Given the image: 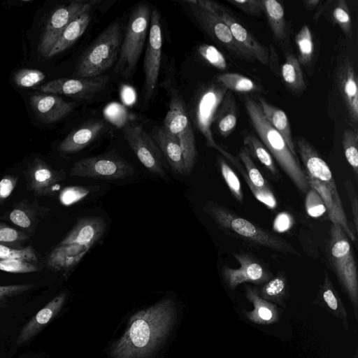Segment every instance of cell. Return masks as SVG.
Wrapping results in <instances>:
<instances>
[{"instance_id":"6da1fadb","label":"cell","mask_w":358,"mask_h":358,"mask_svg":"<svg viewBox=\"0 0 358 358\" xmlns=\"http://www.w3.org/2000/svg\"><path fill=\"white\" fill-rule=\"evenodd\" d=\"M172 299H163L134 315L122 338L112 346L113 358H145L167 335L176 315Z\"/></svg>"},{"instance_id":"7a4b0ae2","label":"cell","mask_w":358,"mask_h":358,"mask_svg":"<svg viewBox=\"0 0 358 358\" xmlns=\"http://www.w3.org/2000/svg\"><path fill=\"white\" fill-rule=\"evenodd\" d=\"M203 210L226 234L250 244L266 248L284 255L300 256V253L287 240L242 217L215 201H208Z\"/></svg>"},{"instance_id":"3957f363","label":"cell","mask_w":358,"mask_h":358,"mask_svg":"<svg viewBox=\"0 0 358 358\" xmlns=\"http://www.w3.org/2000/svg\"><path fill=\"white\" fill-rule=\"evenodd\" d=\"M245 106L259 140L299 191L306 194L310 187L298 157L292 153L281 134L266 120L255 100L247 98Z\"/></svg>"},{"instance_id":"277c9868","label":"cell","mask_w":358,"mask_h":358,"mask_svg":"<svg viewBox=\"0 0 358 358\" xmlns=\"http://www.w3.org/2000/svg\"><path fill=\"white\" fill-rule=\"evenodd\" d=\"M123 38L122 24L115 21L109 24L86 50L75 71L77 78H93L116 63Z\"/></svg>"},{"instance_id":"5b68a950","label":"cell","mask_w":358,"mask_h":358,"mask_svg":"<svg viewBox=\"0 0 358 358\" xmlns=\"http://www.w3.org/2000/svg\"><path fill=\"white\" fill-rule=\"evenodd\" d=\"M150 6L140 3L131 12L123 36L115 72L130 77L136 69L148 35L151 15Z\"/></svg>"},{"instance_id":"8992f818","label":"cell","mask_w":358,"mask_h":358,"mask_svg":"<svg viewBox=\"0 0 358 358\" xmlns=\"http://www.w3.org/2000/svg\"><path fill=\"white\" fill-rule=\"evenodd\" d=\"M329 258L336 277L348 294L358 320V275L350 239L338 224H332L329 239Z\"/></svg>"},{"instance_id":"52a82bcc","label":"cell","mask_w":358,"mask_h":358,"mask_svg":"<svg viewBox=\"0 0 358 358\" xmlns=\"http://www.w3.org/2000/svg\"><path fill=\"white\" fill-rule=\"evenodd\" d=\"M164 127L179 141L183 152L187 176H189L197 159L195 136L185 102L181 95L175 90L170 94Z\"/></svg>"},{"instance_id":"ba28073f","label":"cell","mask_w":358,"mask_h":358,"mask_svg":"<svg viewBox=\"0 0 358 358\" xmlns=\"http://www.w3.org/2000/svg\"><path fill=\"white\" fill-rule=\"evenodd\" d=\"M134 167L123 157L111 152L76 162L69 175L96 180H122L134 173Z\"/></svg>"},{"instance_id":"9c48e42d","label":"cell","mask_w":358,"mask_h":358,"mask_svg":"<svg viewBox=\"0 0 358 358\" xmlns=\"http://www.w3.org/2000/svg\"><path fill=\"white\" fill-rule=\"evenodd\" d=\"M124 137L142 165L150 172L165 178L164 157L156 143L139 124H126L122 128Z\"/></svg>"},{"instance_id":"30bf717a","label":"cell","mask_w":358,"mask_h":358,"mask_svg":"<svg viewBox=\"0 0 358 358\" xmlns=\"http://www.w3.org/2000/svg\"><path fill=\"white\" fill-rule=\"evenodd\" d=\"M162 51V32L160 14L157 8L152 10L148 41L144 57L145 80L144 101L148 103L152 98L160 71Z\"/></svg>"},{"instance_id":"8fae6325","label":"cell","mask_w":358,"mask_h":358,"mask_svg":"<svg viewBox=\"0 0 358 358\" xmlns=\"http://www.w3.org/2000/svg\"><path fill=\"white\" fill-rule=\"evenodd\" d=\"M99 2L97 0L73 1L57 8L48 20L38 43V52L46 57L67 25L78 15L86 10L94 8Z\"/></svg>"},{"instance_id":"7c38bea8","label":"cell","mask_w":358,"mask_h":358,"mask_svg":"<svg viewBox=\"0 0 358 358\" xmlns=\"http://www.w3.org/2000/svg\"><path fill=\"white\" fill-rule=\"evenodd\" d=\"M183 2L187 6L194 19L213 40L236 56L248 61L254 60L236 43L228 26L217 15L201 8L195 0H185Z\"/></svg>"},{"instance_id":"4fadbf2b","label":"cell","mask_w":358,"mask_h":358,"mask_svg":"<svg viewBox=\"0 0 358 358\" xmlns=\"http://www.w3.org/2000/svg\"><path fill=\"white\" fill-rule=\"evenodd\" d=\"M233 256L240 266L233 268L224 265L222 267V278L229 289L234 290L245 282L264 285L272 278L271 273L254 256L244 252H234Z\"/></svg>"},{"instance_id":"5bb4252c","label":"cell","mask_w":358,"mask_h":358,"mask_svg":"<svg viewBox=\"0 0 358 358\" xmlns=\"http://www.w3.org/2000/svg\"><path fill=\"white\" fill-rule=\"evenodd\" d=\"M109 80L106 75L93 78H59L43 84L41 90L48 94H63L76 100H90L106 87Z\"/></svg>"},{"instance_id":"9a60e30c","label":"cell","mask_w":358,"mask_h":358,"mask_svg":"<svg viewBox=\"0 0 358 358\" xmlns=\"http://www.w3.org/2000/svg\"><path fill=\"white\" fill-rule=\"evenodd\" d=\"M227 91V89L218 83L210 85L201 94L196 108V124L204 136L206 145L217 151L222 147L215 141L211 126Z\"/></svg>"},{"instance_id":"2e32d148","label":"cell","mask_w":358,"mask_h":358,"mask_svg":"<svg viewBox=\"0 0 358 358\" xmlns=\"http://www.w3.org/2000/svg\"><path fill=\"white\" fill-rule=\"evenodd\" d=\"M296 148L306 174L324 185L337 201H341L331 171L315 148L304 138L297 139Z\"/></svg>"},{"instance_id":"e0dca14e","label":"cell","mask_w":358,"mask_h":358,"mask_svg":"<svg viewBox=\"0 0 358 358\" xmlns=\"http://www.w3.org/2000/svg\"><path fill=\"white\" fill-rule=\"evenodd\" d=\"M228 26L236 43L253 59L269 64V53L254 36L224 7L219 3L215 13Z\"/></svg>"},{"instance_id":"ac0fdd59","label":"cell","mask_w":358,"mask_h":358,"mask_svg":"<svg viewBox=\"0 0 358 358\" xmlns=\"http://www.w3.org/2000/svg\"><path fill=\"white\" fill-rule=\"evenodd\" d=\"M30 104L36 117L44 123H52L68 115L75 108V102H69L54 94H34Z\"/></svg>"},{"instance_id":"d6986e66","label":"cell","mask_w":358,"mask_h":358,"mask_svg":"<svg viewBox=\"0 0 358 358\" xmlns=\"http://www.w3.org/2000/svg\"><path fill=\"white\" fill-rule=\"evenodd\" d=\"M337 83L350 120L357 123L358 121L357 77L353 64L348 58L344 59L339 66Z\"/></svg>"},{"instance_id":"ffe728a7","label":"cell","mask_w":358,"mask_h":358,"mask_svg":"<svg viewBox=\"0 0 358 358\" xmlns=\"http://www.w3.org/2000/svg\"><path fill=\"white\" fill-rule=\"evenodd\" d=\"M106 227V222L101 217H82L59 245L76 244L90 248L103 236Z\"/></svg>"},{"instance_id":"44dd1931","label":"cell","mask_w":358,"mask_h":358,"mask_svg":"<svg viewBox=\"0 0 358 358\" xmlns=\"http://www.w3.org/2000/svg\"><path fill=\"white\" fill-rule=\"evenodd\" d=\"M150 136L158 146L172 172L175 174L187 176L183 152L179 141L164 126L153 129Z\"/></svg>"},{"instance_id":"7402d4cb","label":"cell","mask_w":358,"mask_h":358,"mask_svg":"<svg viewBox=\"0 0 358 358\" xmlns=\"http://www.w3.org/2000/svg\"><path fill=\"white\" fill-rule=\"evenodd\" d=\"M66 298V294L62 293L38 311L22 328L17 338L16 343L23 344L39 333L58 314Z\"/></svg>"},{"instance_id":"603a6c76","label":"cell","mask_w":358,"mask_h":358,"mask_svg":"<svg viewBox=\"0 0 358 358\" xmlns=\"http://www.w3.org/2000/svg\"><path fill=\"white\" fill-rule=\"evenodd\" d=\"M105 122L93 120L73 130L60 143L58 149L64 153L78 152L92 143L105 129Z\"/></svg>"},{"instance_id":"cb8c5ba5","label":"cell","mask_w":358,"mask_h":358,"mask_svg":"<svg viewBox=\"0 0 358 358\" xmlns=\"http://www.w3.org/2000/svg\"><path fill=\"white\" fill-rule=\"evenodd\" d=\"M245 296L254 306L252 311L243 310L244 315L252 322L257 324H271L279 320V309L273 303L262 299L258 294V289L250 285H246Z\"/></svg>"},{"instance_id":"d4e9b609","label":"cell","mask_w":358,"mask_h":358,"mask_svg":"<svg viewBox=\"0 0 358 358\" xmlns=\"http://www.w3.org/2000/svg\"><path fill=\"white\" fill-rule=\"evenodd\" d=\"M90 249L76 244L59 245L49 255L47 264L54 271H68L81 261Z\"/></svg>"},{"instance_id":"484cf974","label":"cell","mask_w":358,"mask_h":358,"mask_svg":"<svg viewBox=\"0 0 358 358\" xmlns=\"http://www.w3.org/2000/svg\"><path fill=\"white\" fill-rule=\"evenodd\" d=\"M92 9L85 10L67 25L46 57H52L64 52L83 34L90 22Z\"/></svg>"},{"instance_id":"4316f807","label":"cell","mask_w":358,"mask_h":358,"mask_svg":"<svg viewBox=\"0 0 358 358\" xmlns=\"http://www.w3.org/2000/svg\"><path fill=\"white\" fill-rule=\"evenodd\" d=\"M313 303L324 308L331 314L341 320L345 329L348 330L349 322L346 310L327 273H325L324 283Z\"/></svg>"},{"instance_id":"83f0119b","label":"cell","mask_w":358,"mask_h":358,"mask_svg":"<svg viewBox=\"0 0 358 358\" xmlns=\"http://www.w3.org/2000/svg\"><path fill=\"white\" fill-rule=\"evenodd\" d=\"M258 103L266 120L281 134L292 153L297 157L289 122L286 113L282 110L271 105L263 98L259 99Z\"/></svg>"},{"instance_id":"f1b7e54d","label":"cell","mask_w":358,"mask_h":358,"mask_svg":"<svg viewBox=\"0 0 358 358\" xmlns=\"http://www.w3.org/2000/svg\"><path fill=\"white\" fill-rule=\"evenodd\" d=\"M214 122L222 137H227L234 130L237 124V110L235 99L231 91H227L217 111Z\"/></svg>"},{"instance_id":"f546056e","label":"cell","mask_w":358,"mask_h":358,"mask_svg":"<svg viewBox=\"0 0 358 358\" xmlns=\"http://www.w3.org/2000/svg\"><path fill=\"white\" fill-rule=\"evenodd\" d=\"M30 185L38 194L50 192L54 184L59 179L44 162L36 159L29 171Z\"/></svg>"},{"instance_id":"4dcf8cb0","label":"cell","mask_w":358,"mask_h":358,"mask_svg":"<svg viewBox=\"0 0 358 358\" xmlns=\"http://www.w3.org/2000/svg\"><path fill=\"white\" fill-rule=\"evenodd\" d=\"M262 11L265 13L272 32L278 40H285L287 28L285 11L282 4L276 0H260Z\"/></svg>"},{"instance_id":"1f68e13d","label":"cell","mask_w":358,"mask_h":358,"mask_svg":"<svg viewBox=\"0 0 358 358\" xmlns=\"http://www.w3.org/2000/svg\"><path fill=\"white\" fill-rule=\"evenodd\" d=\"M259 295L264 299L275 303L285 308V299L287 298L288 287L287 278L283 272L278 274L258 289Z\"/></svg>"},{"instance_id":"d6a6232c","label":"cell","mask_w":358,"mask_h":358,"mask_svg":"<svg viewBox=\"0 0 358 358\" xmlns=\"http://www.w3.org/2000/svg\"><path fill=\"white\" fill-rule=\"evenodd\" d=\"M280 74L282 80L289 89L301 91L306 88L300 63L293 54L287 55L281 66Z\"/></svg>"},{"instance_id":"836d02e7","label":"cell","mask_w":358,"mask_h":358,"mask_svg":"<svg viewBox=\"0 0 358 358\" xmlns=\"http://www.w3.org/2000/svg\"><path fill=\"white\" fill-rule=\"evenodd\" d=\"M220 154L222 157L227 159L238 171L248 185L252 194L258 201L264 203L270 209H274L276 208L277 201L272 191H263L255 187L250 181L243 166L240 163L238 158L233 156L224 149L222 150Z\"/></svg>"},{"instance_id":"e575fe53","label":"cell","mask_w":358,"mask_h":358,"mask_svg":"<svg viewBox=\"0 0 358 358\" xmlns=\"http://www.w3.org/2000/svg\"><path fill=\"white\" fill-rule=\"evenodd\" d=\"M243 144L249 153L252 154L273 175L278 173L273 158L259 138L248 134L244 138Z\"/></svg>"},{"instance_id":"d590c367","label":"cell","mask_w":358,"mask_h":358,"mask_svg":"<svg viewBox=\"0 0 358 358\" xmlns=\"http://www.w3.org/2000/svg\"><path fill=\"white\" fill-rule=\"evenodd\" d=\"M216 80L227 90L248 93L258 90L257 85L250 78L237 73H224L219 75Z\"/></svg>"},{"instance_id":"8d00e7d4","label":"cell","mask_w":358,"mask_h":358,"mask_svg":"<svg viewBox=\"0 0 358 358\" xmlns=\"http://www.w3.org/2000/svg\"><path fill=\"white\" fill-rule=\"evenodd\" d=\"M298 50V60L300 64L308 65L312 60L314 52L313 35L309 27L303 25L295 36Z\"/></svg>"},{"instance_id":"74e56055","label":"cell","mask_w":358,"mask_h":358,"mask_svg":"<svg viewBox=\"0 0 358 358\" xmlns=\"http://www.w3.org/2000/svg\"><path fill=\"white\" fill-rule=\"evenodd\" d=\"M239 159L247 173L251 183L257 189L263 191H271L268 183L260 173L245 148H242L238 154Z\"/></svg>"},{"instance_id":"f35d334b","label":"cell","mask_w":358,"mask_h":358,"mask_svg":"<svg viewBox=\"0 0 358 358\" xmlns=\"http://www.w3.org/2000/svg\"><path fill=\"white\" fill-rule=\"evenodd\" d=\"M345 157L351 166L356 180L358 177V134L356 131L345 129L342 138Z\"/></svg>"},{"instance_id":"ab89813d","label":"cell","mask_w":358,"mask_h":358,"mask_svg":"<svg viewBox=\"0 0 358 358\" xmlns=\"http://www.w3.org/2000/svg\"><path fill=\"white\" fill-rule=\"evenodd\" d=\"M220 173L233 196L240 203L243 201V193L241 181L224 157H217Z\"/></svg>"},{"instance_id":"60d3db41","label":"cell","mask_w":358,"mask_h":358,"mask_svg":"<svg viewBox=\"0 0 358 358\" xmlns=\"http://www.w3.org/2000/svg\"><path fill=\"white\" fill-rule=\"evenodd\" d=\"M8 259H20L31 263L38 262L35 250L31 245L14 248L0 244V261Z\"/></svg>"},{"instance_id":"b9f144b4","label":"cell","mask_w":358,"mask_h":358,"mask_svg":"<svg viewBox=\"0 0 358 358\" xmlns=\"http://www.w3.org/2000/svg\"><path fill=\"white\" fill-rule=\"evenodd\" d=\"M200 56L213 66L220 70H225L227 67V60L223 54L215 46L202 44L197 50Z\"/></svg>"},{"instance_id":"7bdbcfd3","label":"cell","mask_w":358,"mask_h":358,"mask_svg":"<svg viewBox=\"0 0 358 358\" xmlns=\"http://www.w3.org/2000/svg\"><path fill=\"white\" fill-rule=\"evenodd\" d=\"M45 78V75L41 71L23 69L15 73L13 80L19 87H31L40 83Z\"/></svg>"},{"instance_id":"ee69618b","label":"cell","mask_w":358,"mask_h":358,"mask_svg":"<svg viewBox=\"0 0 358 358\" xmlns=\"http://www.w3.org/2000/svg\"><path fill=\"white\" fill-rule=\"evenodd\" d=\"M333 17L347 36H351L352 21L348 4L339 0L333 10Z\"/></svg>"},{"instance_id":"f6af8a7d","label":"cell","mask_w":358,"mask_h":358,"mask_svg":"<svg viewBox=\"0 0 358 358\" xmlns=\"http://www.w3.org/2000/svg\"><path fill=\"white\" fill-rule=\"evenodd\" d=\"M305 208L308 215L313 217H320L327 212L322 198L313 188L306 192Z\"/></svg>"},{"instance_id":"bcb514c9","label":"cell","mask_w":358,"mask_h":358,"mask_svg":"<svg viewBox=\"0 0 358 358\" xmlns=\"http://www.w3.org/2000/svg\"><path fill=\"white\" fill-rule=\"evenodd\" d=\"M38 267L29 262L20 259H8L0 261V271L13 273H27L36 272Z\"/></svg>"},{"instance_id":"7dc6e473","label":"cell","mask_w":358,"mask_h":358,"mask_svg":"<svg viewBox=\"0 0 358 358\" xmlns=\"http://www.w3.org/2000/svg\"><path fill=\"white\" fill-rule=\"evenodd\" d=\"M27 238V236L24 233L0 223V244L10 247L20 243Z\"/></svg>"},{"instance_id":"c3c4849f","label":"cell","mask_w":358,"mask_h":358,"mask_svg":"<svg viewBox=\"0 0 358 358\" xmlns=\"http://www.w3.org/2000/svg\"><path fill=\"white\" fill-rule=\"evenodd\" d=\"M345 189L347 192V194L349 199L351 211L352 214V224L353 230L355 233L358 232V197L357 192L354 187L352 182L350 180H348L343 183Z\"/></svg>"},{"instance_id":"681fc988","label":"cell","mask_w":358,"mask_h":358,"mask_svg":"<svg viewBox=\"0 0 358 358\" xmlns=\"http://www.w3.org/2000/svg\"><path fill=\"white\" fill-rule=\"evenodd\" d=\"M228 2L250 15H259L262 12L260 0H229Z\"/></svg>"},{"instance_id":"f907efd6","label":"cell","mask_w":358,"mask_h":358,"mask_svg":"<svg viewBox=\"0 0 358 358\" xmlns=\"http://www.w3.org/2000/svg\"><path fill=\"white\" fill-rule=\"evenodd\" d=\"M34 286L33 284L0 285V301L24 293Z\"/></svg>"},{"instance_id":"816d5d0a","label":"cell","mask_w":358,"mask_h":358,"mask_svg":"<svg viewBox=\"0 0 358 358\" xmlns=\"http://www.w3.org/2000/svg\"><path fill=\"white\" fill-rule=\"evenodd\" d=\"M83 196V189L77 187H69L62 191L59 195V200L63 205L69 206L76 202Z\"/></svg>"},{"instance_id":"f5cc1de1","label":"cell","mask_w":358,"mask_h":358,"mask_svg":"<svg viewBox=\"0 0 358 358\" xmlns=\"http://www.w3.org/2000/svg\"><path fill=\"white\" fill-rule=\"evenodd\" d=\"M17 181V178L12 176H6L0 180V203L10 196Z\"/></svg>"},{"instance_id":"db71d44e","label":"cell","mask_w":358,"mask_h":358,"mask_svg":"<svg viewBox=\"0 0 358 358\" xmlns=\"http://www.w3.org/2000/svg\"><path fill=\"white\" fill-rule=\"evenodd\" d=\"M10 221L22 228H28L31 224V220L28 214L21 209H14L9 215Z\"/></svg>"},{"instance_id":"11a10c76","label":"cell","mask_w":358,"mask_h":358,"mask_svg":"<svg viewBox=\"0 0 358 358\" xmlns=\"http://www.w3.org/2000/svg\"><path fill=\"white\" fill-rule=\"evenodd\" d=\"M291 226V217L286 213H281L275 220L273 227L278 231L287 230Z\"/></svg>"},{"instance_id":"9f6ffc18","label":"cell","mask_w":358,"mask_h":358,"mask_svg":"<svg viewBox=\"0 0 358 358\" xmlns=\"http://www.w3.org/2000/svg\"><path fill=\"white\" fill-rule=\"evenodd\" d=\"M322 1L320 0H306L303 1L304 7L309 10L317 8Z\"/></svg>"}]
</instances>
